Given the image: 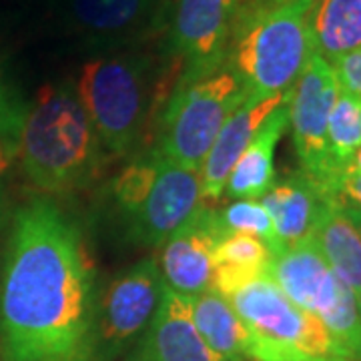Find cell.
<instances>
[{"label": "cell", "mask_w": 361, "mask_h": 361, "mask_svg": "<svg viewBox=\"0 0 361 361\" xmlns=\"http://www.w3.org/2000/svg\"><path fill=\"white\" fill-rule=\"evenodd\" d=\"M94 283L73 221L47 199L14 217L0 285L8 361H90Z\"/></svg>", "instance_id": "obj_1"}, {"label": "cell", "mask_w": 361, "mask_h": 361, "mask_svg": "<svg viewBox=\"0 0 361 361\" xmlns=\"http://www.w3.org/2000/svg\"><path fill=\"white\" fill-rule=\"evenodd\" d=\"M103 142L71 82L44 85L28 104L18 151L28 180L44 193H73L90 185Z\"/></svg>", "instance_id": "obj_2"}, {"label": "cell", "mask_w": 361, "mask_h": 361, "mask_svg": "<svg viewBox=\"0 0 361 361\" xmlns=\"http://www.w3.org/2000/svg\"><path fill=\"white\" fill-rule=\"evenodd\" d=\"M165 77L155 56L142 52L99 56L82 65L75 89L106 151L129 155L139 147Z\"/></svg>", "instance_id": "obj_3"}, {"label": "cell", "mask_w": 361, "mask_h": 361, "mask_svg": "<svg viewBox=\"0 0 361 361\" xmlns=\"http://www.w3.org/2000/svg\"><path fill=\"white\" fill-rule=\"evenodd\" d=\"M311 2L239 11L227 63L247 94L275 97L293 87L315 54L310 30Z\"/></svg>", "instance_id": "obj_4"}, {"label": "cell", "mask_w": 361, "mask_h": 361, "mask_svg": "<svg viewBox=\"0 0 361 361\" xmlns=\"http://www.w3.org/2000/svg\"><path fill=\"white\" fill-rule=\"evenodd\" d=\"M249 334L253 361H353L329 329L265 275L227 297Z\"/></svg>", "instance_id": "obj_5"}, {"label": "cell", "mask_w": 361, "mask_h": 361, "mask_svg": "<svg viewBox=\"0 0 361 361\" xmlns=\"http://www.w3.org/2000/svg\"><path fill=\"white\" fill-rule=\"evenodd\" d=\"M247 97L229 63L197 77H179L159 116L157 155L199 171L227 116Z\"/></svg>", "instance_id": "obj_6"}, {"label": "cell", "mask_w": 361, "mask_h": 361, "mask_svg": "<svg viewBox=\"0 0 361 361\" xmlns=\"http://www.w3.org/2000/svg\"><path fill=\"white\" fill-rule=\"evenodd\" d=\"M269 275L285 295L310 311L355 360L361 355V315L355 293L336 277L313 241L277 251Z\"/></svg>", "instance_id": "obj_7"}, {"label": "cell", "mask_w": 361, "mask_h": 361, "mask_svg": "<svg viewBox=\"0 0 361 361\" xmlns=\"http://www.w3.org/2000/svg\"><path fill=\"white\" fill-rule=\"evenodd\" d=\"M163 287L155 259H142L104 289L92 313L90 361H113L141 336Z\"/></svg>", "instance_id": "obj_8"}, {"label": "cell", "mask_w": 361, "mask_h": 361, "mask_svg": "<svg viewBox=\"0 0 361 361\" xmlns=\"http://www.w3.org/2000/svg\"><path fill=\"white\" fill-rule=\"evenodd\" d=\"M337 94L339 82L334 66L315 52L287 97L289 125L301 171L325 195H334L337 183L327 153V123Z\"/></svg>", "instance_id": "obj_9"}, {"label": "cell", "mask_w": 361, "mask_h": 361, "mask_svg": "<svg viewBox=\"0 0 361 361\" xmlns=\"http://www.w3.org/2000/svg\"><path fill=\"white\" fill-rule=\"evenodd\" d=\"M241 0H177L169 54L180 63L179 77H197L227 63Z\"/></svg>", "instance_id": "obj_10"}, {"label": "cell", "mask_w": 361, "mask_h": 361, "mask_svg": "<svg viewBox=\"0 0 361 361\" xmlns=\"http://www.w3.org/2000/svg\"><path fill=\"white\" fill-rule=\"evenodd\" d=\"M219 215L205 205L163 243L161 277L169 289L193 297L213 289L215 247L225 235Z\"/></svg>", "instance_id": "obj_11"}, {"label": "cell", "mask_w": 361, "mask_h": 361, "mask_svg": "<svg viewBox=\"0 0 361 361\" xmlns=\"http://www.w3.org/2000/svg\"><path fill=\"white\" fill-rule=\"evenodd\" d=\"M201 207V173L169 163L161 157L151 193L141 211L127 223L130 241L151 247L163 245Z\"/></svg>", "instance_id": "obj_12"}, {"label": "cell", "mask_w": 361, "mask_h": 361, "mask_svg": "<svg viewBox=\"0 0 361 361\" xmlns=\"http://www.w3.org/2000/svg\"><path fill=\"white\" fill-rule=\"evenodd\" d=\"M137 361H227L207 345L191 315V299L163 287L145 329Z\"/></svg>", "instance_id": "obj_13"}, {"label": "cell", "mask_w": 361, "mask_h": 361, "mask_svg": "<svg viewBox=\"0 0 361 361\" xmlns=\"http://www.w3.org/2000/svg\"><path fill=\"white\" fill-rule=\"evenodd\" d=\"M289 92L275 97H253L247 94L227 121L223 123L217 139L207 153L205 163L201 167V197L203 203L217 201L225 195V185L231 175L235 163L243 155L247 145L255 137L259 127L267 121V116L287 101Z\"/></svg>", "instance_id": "obj_14"}, {"label": "cell", "mask_w": 361, "mask_h": 361, "mask_svg": "<svg viewBox=\"0 0 361 361\" xmlns=\"http://www.w3.org/2000/svg\"><path fill=\"white\" fill-rule=\"evenodd\" d=\"M323 197L325 193L303 171L273 180L269 189L259 197V203L273 219L281 249L311 241Z\"/></svg>", "instance_id": "obj_15"}, {"label": "cell", "mask_w": 361, "mask_h": 361, "mask_svg": "<svg viewBox=\"0 0 361 361\" xmlns=\"http://www.w3.org/2000/svg\"><path fill=\"white\" fill-rule=\"evenodd\" d=\"M311 241L337 279L357 295L361 291V231L348 207L334 195L323 197Z\"/></svg>", "instance_id": "obj_16"}, {"label": "cell", "mask_w": 361, "mask_h": 361, "mask_svg": "<svg viewBox=\"0 0 361 361\" xmlns=\"http://www.w3.org/2000/svg\"><path fill=\"white\" fill-rule=\"evenodd\" d=\"M289 127L287 101L275 109L267 121L259 127L255 137L247 145L243 155L235 163L225 185V193L231 199H259L275 180L273 157L275 147Z\"/></svg>", "instance_id": "obj_17"}, {"label": "cell", "mask_w": 361, "mask_h": 361, "mask_svg": "<svg viewBox=\"0 0 361 361\" xmlns=\"http://www.w3.org/2000/svg\"><path fill=\"white\" fill-rule=\"evenodd\" d=\"M171 0H71V18L94 39H116L153 26Z\"/></svg>", "instance_id": "obj_18"}, {"label": "cell", "mask_w": 361, "mask_h": 361, "mask_svg": "<svg viewBox=\"0 0 361 361\" xmlns=\"http://www.w3.org/2000/svg\"><path fill=\"white\" fill-rule=\"evenodd\" d=\"M307 20L315 52L327 63L361 49V0H313Z\"/></svg>", "instance_id": "obj_19"}, {"label": "cell", "mask_w": 361, "mask_h": 361, "mask_svg": "<svg viewBox=\"0 0 361 361\" xmlns=\"http://www.w3.org/2000/svg\"><path fill=\"white\" fill-rule=\"evenodd\" d=\"M189 299L195 327L207 341V345L227 361L245 360L249 334L229 299L213 289Z\"/></svg>", "instance_id": "obj_20"}, {"label": "cell", "mask_w": 361, "mask_h": 361, "mask_svg": "<svg viewBox=\"0 0 361 361\" xmlns=\"http://www.w3.org/2000/svg\"><path fill=\"white\" fill-rule=\"evenodd\" d=\"M361 147V103L339 89L327 123V153L337 179L351 155Z\"/></svg>", "instance_id": "obj_21"}, {"label": "cell", "mask_w": 361, "mask_h": 361, "mask_svg": "<svg viewBox=\"0 0 361 361\" xmlns=\"http://www.w3.org/2000/svg\"><path fill=\"white\" fill-rule=\"evenodd\" d=\"M159 165H161V157L155 151H151L149 157L137 159L127 165L113 180L111 193L115 199L116 213L123 217L125 223H129L145 205L159 175Z\"/></svg>", "instance_id": "obj_22"}, {"label": "cell", "mask_w": 361, "mask_h": 361, "mask_svg": "<svg viewBox=\"0 0 361 361\" xmlns=\"http://www.w3.org/2000/svg\"><path fill=\"white\" fill-rule=\"evenodd\" d=\"M217 215L225 231L245 233L251 237H257L269 245L273 255L281 249L273 219L269 217L267 209L259 203V199H237Z\"/></svg>", "instance_id": "obj_23"}, {"label": "cell", "mask_w": 361, "mask_h": 361, "mask_svg": "<svg viewBox=\"0 0 361 361\" xmlns=\"http://www.w3.org/2000/svg\"><path fill=\"white\" fill-rule=\"evenodd\" d=\"M273 251L265 241L245 233L227 231L215 247V263H231L253 269H269Z\"/></svg>", "instance_id": "obj_24"}, {"label": "cell", "mask_w": 361, "mask_h": 361, "mask_svg": "<svg viewBox=\"0 0 361 361\" xmlns=\"http://www.w3.org/2000/svg\"><path fill=\"white\" fill-rule=\"evenodd\" d=\"M28 104L20 99L11 78L6 77L4 66L0 63V139L11 142L18 151V137L25 125Z\"/></svg>", "instance_id": "obj_25"}, {"label": "cell", "mask_w": 361, "mask_h": 361, "mask_svg": "<svg viewBox=\"0 0 361 361\" xmlns=\"http://www.w3.org/2000/svg\"><path fill=\"white\" fill-rule=\"evenodd\" d=\"M339 89L353 94L361 103V49L348 52L331 63Z\"/></svg>", "instance_id": "obj_26"}, {"label": "cell", "mask_w": 361, "mask_h": 361, "mask_svg": "<svg viewBox=\"0 0 361 361\" xmlns=\"http://www.w3.org/2000/svg\"><path fill=\"white\" fill-rule=\"evenodd\" d=\"M334 197H337L343 205L361 209V177L341 173L334 187Z\"/></svg>", "instance_id": "obj_27"}, {"label": "cell", "mask_w": 361, "mask_h": 361, "mask_svg": "<svg viewBox=\"0 0 361 361\" xmlns=\"http://www.w3.org/2000/svg\"><path fill=\"white\" fill-rule=\"evenodd\" d=\"M297 2H313V0H241V11L245 8H275V6H287Z\"/></svg>", "instance_id": "obj_28"}, {"label": "cell", "mask_w": 361, "mask_h": 361, "mask_svg": "<svg viewBox=\"0 0 361 361\" xmlns=\"http://www.w3.org/2000/svg\"><path fill=\"white\" fill-rule=\"evenodd\" d=\"M14 155H16V147H13L11 142L0 139V175L11 167Z\"/></svg>", "instance_id": "obj_29"}, {"label": "cell", "mask_w": 361, "mask_h": 361, "mask_svg": "<svg viewBox=\"0 0 361 361\" xmlns=\"http://www.w3.org/2000/svg\"><path fill=\"white\" fill-rule=\"evenodd\" d=\"M343 173H348V175H360L361 177V147L351 155V159L348 161V165L343 169Z\"/></svg>", "instance_id": "obj_30"}, {"label": "cell", "mask_w": 361, "mask_h": 361, "mask_svg": "<svg viewBox=\"0 0 361 361\" xmlns=\"http://www.w3.org/2000/svg\"><path fill=\"white\" fill-rule=\"evenodd\" d=\"M348 207V211H349V215L353 217V221L357 223V227H360V231H361V209H357V207Z\"/></svg>", "instance_id": "obj_31"}, {"label": "cell", "mask_w": 361, "mask_h": 361, "mask_svg": "<svg viewBox=\"0 0 361 361\" xmlns=\"http://www.w3.org/2000/svg\"><path fill=\"white\" fill-rule=\"evenodd\" d=\"M355 299H357V307H360V315H361V291L355 295Z\"/></svg>", "instance_id": "obj_32"}, {"label": "cell", "mask_w": 361, "mask_h": 361, "mask_svg": "<svg viewBox=\"0 0 361 361\" xmlns=\"http://www.w3.org/2000/svg\"><path fill=\"white\" fill-rule=\"evenodd\" d=\"M353 361H361V355H357V357H355V360Z\"/></svg>", "instance_id": "obj_33"}]
</instances>
